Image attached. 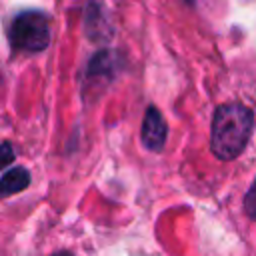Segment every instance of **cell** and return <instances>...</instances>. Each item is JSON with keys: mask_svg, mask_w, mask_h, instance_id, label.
I'll list each match as a JSON object with an SVG mask.
<instances>
[{"mask_svg": "<svg viewBox=\"0 0 256 256\" xmlns=\"http://www.w3.org/2000/svg\"><path fill=\"white\" fill-rule=\"evenodd\" d=\"M8 38L22 52H42L50 44V20L40 10L18 12L10 22Z\"/></svg>", "mask_w": 256, "mask_h": 256, "instance_id": "obj_2", "label": "cell"}, {"mask_svg": "<svg viewBox=\"0 0 256 256\" xmlns=\"http://www.w3.org/2000/svg\"><path fill=\"white\" fill-rule=\"evenodd\" d=\"M28 184H30V174H28V170L22 168V166H14V168L6 170L4 176H2V194H4V196H10V194H14V192L24 190Z\"/></svg>", "mask_w": 256, "mask_h": 256, "instance_id": "obj_4", "label": "cell"}, {"mask_svg": "<svg viewBox=\"0 0 256 256\" xmlns=\"http://www.w3.org/2000/svg\"><path fill=\"white\" fill-rule=\"evenodd\" d=\"M54 256H70L68 252H58V254H54Z\"/></svg>", "mask_w": 256, "mask_h": 256, "instance_id": "obj_7", "label": "cell"}, {"mask_svg": "<svg viewBox=\"0 0 256 256\" xmlns=\"http://www.w3.org/2000/svg\"><path fill=\"white\" fill-rule=\"evenodd\" d=\"M166 136H168V128L164 122V116L150 106L144 114V122H142V142L148 150H162L166 144Z\"/></svg>", "mask_w": 256, "mask_h": 256, "instance_id": "obj_3", "label": "cell"}, {"mask_svg": "<svg viewBox=\"0 0 256 256\" xmlns=\"http://www.w3.org/2000/svg\"><path fill=\"white\" fill-rule=\"evenodd\" d=\"M254 126V114L250 108L238 102L222 104L212 118L210 146L216 158L234 160L246 146Z\"/></svg>", "mask_w": 256, "mask_h": 256, "instance_id": "obj_1", "label": "cell"}, {"mask_svg": "<svg viewBox=\"0 0 256 256\" xmlns=\"http://www.w3.org/2000/svg\"><path fill=\"white\" fill-rule=\"evenodd\" d=\"M244 210L252 220H256V180L252 182V186L244 196Z\"/></svg>", "mask_w": 256, "mask_h": 256, "instance_id": "obj_5", "label": "cell"}, {"mask_svg": "<svg viewBox=\"0 0 256 256\" xmlns=\"http://www.w3.org/2000/svg\"><path fill=\"white\" fill-rule=\"evenodd\" d=\"M2 160H4V164H8L12 160V146H10V142L2 144Z\"/></svg>", "mask_w": 256, "mask_h": 256, "instance_id": "obj_6", "label": "cell"}]
</instances>
